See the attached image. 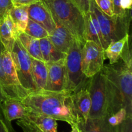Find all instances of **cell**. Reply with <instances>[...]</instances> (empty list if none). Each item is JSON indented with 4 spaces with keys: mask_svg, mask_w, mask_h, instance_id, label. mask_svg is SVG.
Returning <instances> with one entry per match:
<instances>
[{
    "mask_svg": "<svg viewBox=\"0 0 132 132\" xmlns=\"http://www.w3.org/2000/svg\"><path fill=\"white\" fill-rule=\"evenodd\" d=\"M39 44L41 55L45 63L55 62L66 58L67 54L58 50L53 45L48 37L40 39Z\"/></svg>",
    "mask_w": 132,
    "mask_h": 132,
    "instance_id": "d6986e66",
    "label": "cell"
},
{
    "mask_svg": "<svg viewBox=\"0 0 132 132\" xmlns=\"http://www.w3.org/2000/svg\"><path fill=\"white\" fill-rule=\"evenodd\" d=\"M23 119L30 121L44 132H57V121L49 116L28 112L27 117Z\"/></svg>",
    "mask_w": 132,
    "mask_h": 132,
    "instance_id": "ac0fdd59",
    "label": "cell"
},
{
    "mask_svg": "<svg viewBox=\"0 0 132 132\" xmlns=\"http://www.w3.org/2000/svg\"><path fill=\"white\" fill-rule=\"evenodd\" d=\"M13 6L12 0H0V21L9 14Z\"/></svg>",
    "mask_w": 132,
    "mask_h": 132,
    "instance_id": "f1b7e54d",
    "label": "cell"
},
{
    "mask_svg": "<svg viewBox=\"0 0 132 132\" xmlns=\"http://www.w3.org/2000/svg\"><path fill=\"white\" fill-rule=\"evenodd\" d=\"M132 0H121V6L124 10H131Z\"/></svg>",
    "mask_w": 132,
    "mask_h": 132,
    "instance_id": "e575fe53",
    "label": "cell"
},
{
    "mask_svg": "<svg viewBox=\"0 0 132 132\" xmlns=\"http://www.w3.org/2000/svg\"><path fill=\"white\" fill-rule=\"evenodd\" d=\"M17 39L32 58L44 61L41 55L39 39L32 37L25 32H20L17 35Z\"/></svg>",
    "mask_w": 132,
    "mask_h": 132,
    "instance_id": "ffe728a7",
    "label": "cell"
},
{
    "mask_svg": "<svg viewBox=\"0 0 132 132\" xmlns=\"http://www.w3.org/2000/svg\"><path fill=\"white\" fill-rule=\"evenodd\" d=\"M39 1L41 0H12V2L14 6H21V5L28 6Z\"/></svg>",
    "mask_w": 132,
    "mask_h": 132,
    "instance_id": "836d02e7",
    "label": "cell"
},
{
    "mask_svg": "<svg viewBox=\"0 0 132 132\" xmlns=\"http://www.w3.org/2000/svg\"><path fill=\"white\" fill-rule=\"evenodd\" d=\"M53 17L61 23L75 38L85 43L84 14L72 0H41Z\"/></svg>",
    "mask_w": 132,
    "mask_h": 132,
    "instance_id": "3957f363",
    "label": "cell"
},
{
    "mask_svg": "<svg viewBox=\"0 0 132 132\" xmlns=\"http://www.w3.org/2000/svg\"><path fill=\"white\" fill-rule=\"evenodd\" d=\"M0 132H15L11 125V122L8 121L4 116L0 106Z\"/></svg>",
    "mask_w": 132,
    "mask_h": 132,
    "instance_id": "f546056e",
    "label": "cell"
},
{
    "mask_svg": "<svg viewBox=\"0 0 132 132\" xmlns=\"http://www.w3.org/2000/svg\"><path fill=\"white\" fill-rule=\"evenodd\" d=\"M17 125L21 128L23 132H44L28 120L18 119Z\"/></svg>",
    "mask_w": 132,
    "mask_h": 132,
    "instance_id": "4316f807",
    "label": "cell"
},
{
    "mask_svg": "<svg viewBox=\"0 0 132 132\" xmlns=\"http://www.w3.org/2000/svg\"><path fill=\"white\" fill-rule=\"evenodd\" d=\"M46 64L47 67L48 76L46 86L45 90L50 91H61L65 90V59Z\"/></svg>",
    "mask_w": 132,
    "mask_h": 132,
    "instance_id": "30bf717a",
    "label": "cell"
},
{
    "mask_svg": "<svg viewBox=\"0 0 132 132\" xmlns=\"http://www.w3.org/2000/svg\"><path fill=\"white\" fill-rule=\"evenodd\" d=\"M113 7V15L117 17H122L127 14L131 10H124L121 6V0H111Z\"/></svg>",
    "mask_w": 132,
    "mask_h": 132,
    "instance_id": "4dcf8cb0",
    "label": "cell"
},
{
    "mask_svg": "<svg viewBox=\"0 0 132 132\" xmlns=\"http://www.w3.org/2000/svg\"><path fill=\"white\" fill-rule=\"evenodd\" d=\"M28 6L25 5L13 6L9 12V14L15 25L17 35L20 32H24L29 18Z\"/></svg>",
    "mask_w": 132,
    "mask_h": 132,
    "instance_id": "7402d4cb",
    "label": "cell"
},
{
    "mask_svg": "<svg viewBox=\"0 0 132 132\" xmlns=\"http://www.w3.org/2000/svg\"><path fill=\"white\" fill-rule=\"evenodd\" d=\"M72 94L67 90H37L30 92L21 101L29 112L45 115L72 126L77 125L78 121L73 110Z\"/></svg>",
    "mask_w": 132,
    "mask_h": 132,
    "instance_id": "6da1fadb",
    "label": "cell"
},
{
    "mask_svg": "<svg viewBox=\"0 0 132 132\" xmlns=\"http://www.w3.org/2000/svg\"><path fill=\"white\" fill-rule=\"evenodd\" d=\"M127 117V113L125 108H121L117 112L111 115L108 117V121L112 126H119L121 125Z\"/></svg>",
    "mask_w": 132,
    "mask_h": 132,
    "instance_id": "d4e9b609",
    "label": "cell"
},
{
    "mask_svg": "<svg viewBox=\"0 0 132 132\" xmlns=\"http://www.w3.org/2000/svg\"><path fill=\"white\" fill-rule=\"evenodd\" d=\"M16 38V29L9 13L0 21V42L4 48L10 53Z\"/></svg>",
    "mask_w": 132,
    "mask_h": 132,
    "instance_id": "2e32d148",
    "label": "cell"
},
{
    "mask_svg": "<svg viewBox=\"0 0 132 132\" xmlns=\"http://www.w3.org/2000/svg\"><path fill=\"white\" fill-rule=\"evenodd\" d=\"M10 55L22 86L29 92L37 90L32 76V57L17 38Z\"/></svg>",
    "mask_w": 132,
    "mask_h": 132,
    "instance_id": "52a82bcc",
    "label": "cell"
},
{
    "mask_svg": "<svg viewBox=\"0 0 132 132\" xmlns=\"http://www.w3.org/2000/svg\"><path fill=\"white\" fill-rule=\"evenodd\" d=\"M2 64L9 87V97L21 101L30 92L21 85L10 53L4 48L2 51Z\"/></svg>",
    "mask_w": 132,
    "mask_h": 132,
    "instance_id": "9c48e42d",
    "label": "cell"
},
{
    "mask_svg": "<svg viewBox=\"0 0 132 132\" xmlns=\"http://www.w3.org/2000/svg\"><path fill=\"white\" fill-rule=\"evenodd\" d=\"M28 13L29 19L39 23L44 27L49 35L55 28V22L51 12L42 1L28 5Z\"/></svg>",
    "mask_w": 132,
    "mask_h": 132,
    "instance_id": "7c38bea8",
    "label": "cell"
},
{
    "mask_svg": "<svg viewBox=\"0 0 132 132\" xmlns=\"http://www.w3.org/2000/svg\"><path fill=\"white\" fill-rule=\"evenodd\" d=\"M72 127V130L70 132H80L79 129L77 125H75V126H71Z\"/></svg>",
    "mask_w": 132,
    "mask_h": 132,
    "instance_id": "8d00e7d4",
    "label": "cell"
},
{
    "mask_svg": "<svg viewBox=\"0 0 132 132\" xmlns=\"http://www.w3.org/2000/svg\"><path fill=\"white\" fill-rule=\"evenodd\" d=\"M90 10L96 15L106 46L112 41H117L129 34L131 20V10L124 16L113 15L110 17L98 8L94 0H91Z\"/></svg>",
    "mask_w": 132,
    "mask_h": 132,
    "instance_id": "277c9868",
    "label": "cell"
},
{
    "mask_svg": "<svg viewBox=\"0 0 132 132\" xmlns=\"http://www.w3.org/2000/svg\"><path fill=\"white\" fill-rule=\"evenodd\" d=\"M77 7L80 9L83 14H86L90 11V6L91 0H72Z\"/></svg>",
    "mask_w": 132,
    "mask_h": 132,
    "instance_id": "d6a6232c",
    "label": "cell"
},
{
    "mask_svg": "<svg viewBox=\"0 0 132 132\" xmlns=\"http://www.w3.org/2000/svg\"><path fill=\"white\" fill-rule=\"evenodd\" d=\"M108 91L109 116L125 108L127 117H132V63L120 59L114 64H104Z\"/></svg>",
    "mask_w": 132,
    "mask_h": 132,
    "instance_id": "7a4b0ae2",
    "label": "cell"
},
{
    "mask_svg": "<svg viewBox=\"0 0 132 132\" xmlns=\"http://www.w3.org/2000/svg\"><path fill=\"white\" fill-rule=\"evenodd\" d=\"M0 106L6 119L10 122L14 120L24 119L28 113L21 101L14 98L6 97L0 103Z\"/></svg>",
    "mask_w": 132,
    "mask_h": 132,
    "instance_id": "9a60e30c",
    "label": "cell"
},
{
    "mask_svg": "<svg viewBox=\"0 0 132 132\" xmlns=\"http://www.w3.org/2000/svg\"><path fill=\"white\" fill-rule=\"evenodd\" d=\"M24 32L32 37L39 39L48 37L49 36V33L43 26L30 19H28L27 27Z\"/></svg>",
    "mask_w": 132,
    "mask_h": 132,
    "instance_id": "cb8c5ba5",
    "label": "cell"
},
{
    "mask_svg": "<svg viewBox=\"0 0 132 132\" xmlns=\"http://www.w3.org/2000/svg\"><path fill=\"white\" fill-rule=\"evenodd\" d=\"M117 132H132V117H127L121 125L117 126Z\"/></svg>",
    "mask_w": 132,
    "mask_h": 132,
    "instance_id": "1f68e13d",
    "label": "cell"
},
{
    "mask_svg": "<svg viewBox=\"0 0 132 132\" xmlns=\"http://www.w3.org/2000/svg\"><path fill=\"white\" fill-rule=\"evenodd\" d=\"M32 72L37 90H45L46 86L48 76L46 63L44 61L32 57Z\"/></svg>",
    "mask_w": 132,
    "mask_h": 132,
    "instance_id": "603a6c76",
    "label": "cell"
},
{
    "mask_svg": "<svg viewBox=\"0 0 132 132\" xmlns=\"http://www.w3.org/2000/svg\"><path fill=\"white\" fill-rule=\"evenodd\" d=\"M106 59L104 50L92 41H86L81 50V70L87 78L100 72Z\"/></svg>",
    "mask_w": 132,
    "mask_h": 132,
    "instance_id": "ba28073f",
    "label": "cell"
},
{
    "mask_svg": "<svg viewBox=\"0 0 132 132\" xmlns=\"http://www.w3.org/2000/svg\"><path fill=\"white\" fill-rule=\"evenodd\" d=\"M54 20L55 22V28L48 37L58 50L67 54L72 45L74 37L54 18Z\"/></svg>",
    "mask_w": 132,
    "mask_h": 132,
    "instance_id": "4fadbf2b",
    "label": "cell"
},
{
    "mask_svg": "<svg viewBox=\"0 0 132 132\" xmlns=\"http://www.w3.org/2000/svg\"><path fill=\"white\" fill-rule=\"evenodd\" d=\"M3 49L2 44L0 42V86H1L7 97H9V87H8L7 82H6V77L4 73L3 68L2 64V51Z\"/></svg>",
    "mask_w": 132,
    "mask_h": 132,
    "instance_id": "83f0119b",
    "label": "cell"
},
{
    "mask_svg": "<svg viewBox=\"0 0 132 132\" xmlns=\"http://www.w3.org/2000/svg\"><path fill=\"white\" fill-rule=\"evenodd\" d=\"M6 97H7V95L5 94V93L4 92L3 90L2 89L1 86H0V103L2 101H3L5 99H6Z\"/></svg>",
    "mask_w": 132,
    "mask_h": 132,
    "instance_id": "d590c367",
    "label": "cell"
},
{
    "mask_svg": "<svg viewBox=\"0 0 132 132\" xmlns=\"http://www.w3.org/2000/svg\"><path fill=\"white\" fill-rule=\"evenodd\" d=\"M84 18L85 41H94L104 50L107 46L103 38L96 15L92 11L90 10L88 12L84 14Z\"/></svg>",
    "mask_w": 132,
    "mask_h": 132,
    "instance_id": "5bb4252c",
    "label": "cell"
},
{
    "mask_svg": "<svg viewBox=\"0 0 132 132\" xmlns=\"http://www.w3.org/2000/svg\"><path fill=\"white\" fill-rule=\"evenodd\" d=\"M108 117L88 118L86 121L79 122L77 126L81 132H117V126H111Z\"/></svg>",
    "mask_w": 132,
    "mask_h": 132,
    "instance_id": "e0dca14e",
    "label": "cell"
},
{
    "mask_svg": "<svg viewBox=\"0 0 132 132\" xmlns=\"http://www.w3.org/2000/svg\"><path fill=\"white\" fill-rule=\"evenodd\" d=\"M88 88L92 103L89 118L109 117L107 81L102 70L89 79Z\"/></svg>",
    "mask_w": 132,
    "mask_h": 132,
    "instance_id": "8992f818",
    "label": "cell"
},
{
    "mask_svg": "<svg viewBox=\"0 0 132 132\" xmlns=\"http://www.w3.org/2000/svg\"><path fill=\"white\" fill-rule=\"evenodd\" d=\"M129 39L130 35L128 34L122 38L111 42L106 46L104 49V55L106 59L109 60V64H114L119 60Z\"/></svg>",
    "mask_w": 132,
    "mask_h": 132,
    "instance_id": "44dd1931",
    "label": "cell"
},
{
    "mask_svg": "<svg viewBox=\"0 0 132 132\" xmlns=\"http://www.w3.org/2000/svg\"><path fill=\"white\" fill-rule=\"evenodd\" d=\"M88 81L86 85L72 92V94L73 110L78 122L86 121L89 118L92 103L88 88Z\"/></svg>",
    "mask_w": 132,
    "mask_h": 132,
    "instance_id": "8fae6325",
    "label": "cell"
},
{
    "mask_svg": "<svg viewBox=\"0 0 132 132\" xmlns=\"http://www.w3.org/2000/svg\"><path fill=\"white\" fill-rule=\"evenodd\" d=\"M80 132H81V131H80Z\"/></svg>",
    "mask_w": 132,
    "mask_h": 132,
    "instance_id": "74e56055",
    "label": "cell"
},
{
    "mask_svg": "<svg viewBox=\"0 0 132 132\" xmlns=\"http://www.w3.org/2000/svg\"><path fill=\"white\" fill-rule=\"evenodd\" d=\"M83 45L84 43L74 37L66 55L65 90L71 92L86 85L89 79L81 70V50Z\"/></svg>",
    "mask_w": 132,
    "mask_h": 132,
    "instance_id": "5b68a950",
    "label": "cell"
},
{
    "mask_svg": "<svg viewBox=\"0 0 132 132\" xmlns=\"http://www.w3.org/2000/svg\"><path fill=\"white\" fill-rule=\"evenodd\" d=\"M95 4L102 12L108 16H113V7L111 0H94Z\"/></svg>",
    "mask_w": 132,
    "mask_h": 132,
    "instance_id": "484cf974",
    "label": "cell"
}]
</instances>
